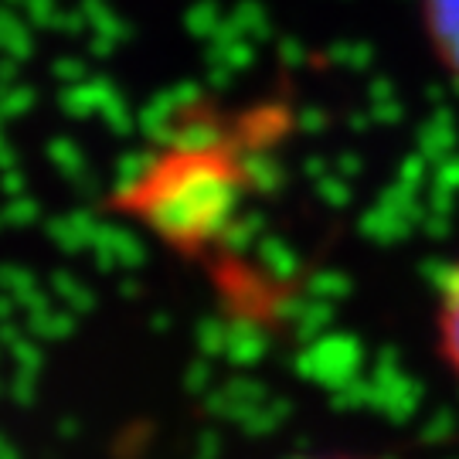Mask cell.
<instances>
[{"mask_svg": "<svg viewBox=\"0 0 459 459\" xmlns=\"http://www.w3.org/2000/svg\"><path fill=\"white\" fill-rule=\"evenodd\" d=\"M290 130L293 102L286 96L231 109L187 102L109 187L102 208L184 259H204L231 235L259 184V164Z\"/></svg>", "mask_w": 459, "mask_h": 459, "instance_id": "1", "label": "cell"}, {"mask_svg": "<svg viewBox=\"0 0 459 459\" xmlns=\"http://www.w3.org/2000/svg\"><path fill=\"white\" fill-rule=\"evenodd\" d=\"M429 58L459 89V0H415Z\"/></svg>", "mask_w": 459, "mask_h": 459, "instance_id": "2", "label": "cell"}, {"mask_svg": "<svg viewBox=\"0 0 459 459\" xmlns=\"http://www.w3.org/2000/svg\"><path fill=\"white\" fill-rule=\"evenodd\" d=\"M436 341L443 354L446 368L459 381V255L456 263L446 269L439 282V299H436Z\"/></svg>", "mask_w": 459, "mask_h": 459, "instance_id": "3", "label": "cell"}, {"mask_svg": "<svg viewBox=\"0 0 459 459\" xmlns=\"http://www.w3.org/2000/svg\"><path fill=\"white\" fill-rule=\"evenodd\" d=\"M324 459H364V456H324Z\"/></svg>", "mask_w": 459, "mask_h": 459, "instance_id": "4", "label": "cell"}]
</instances>
